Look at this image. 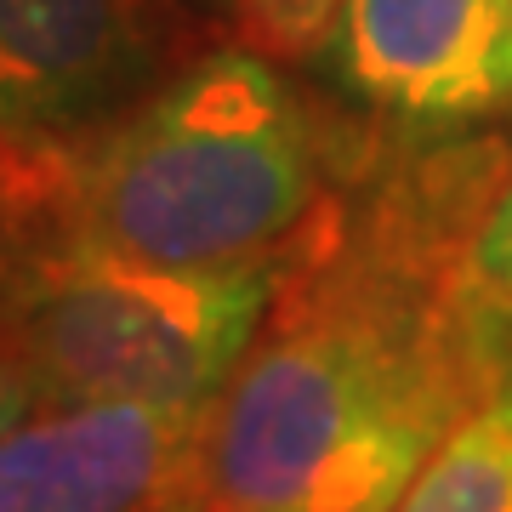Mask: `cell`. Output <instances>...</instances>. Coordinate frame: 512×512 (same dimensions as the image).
Returning a JSON list of instances; mask_svg holds the SVG:
<instances>
[{
	"instance_id": "4",
	"label": "cell",
	"mask_w": 512,
	"mask_h": 512,
	"mask_svg": "<svg viewBox=\"0 0 512 512\" xmlns=\"http://www.w3.org/2000/svg\"><path fill=\"white\" fill-rule=\"evenodd\" d=\"M217 404L29 399L0 427V512H211Z\"/></svg>"
},
{
	"instance_id": "13",
	"label": "cell",
	"mask_w": 512,
	"mask_h": 512,
	"mask_svg": "<svg viewBox=\"0 0 512 512\" xmlns=\"http://www.w3.org/2000/svg\"><path fill=\"white\" fill-rule=\"evenodd\" d=\"M200 12H217V18H234V0H194Z\"/></svg>"
},
{
	"instance_id": "2",
	"label": "cell",
	"mask_w": 512,
	"mask_h": 512,
	"mask_svg": "<svg viewBox=\"0 0 512 512\" xmlns=\"http://www.w3.org/2000/svg\"><path fill=\"white\" fill-rule=\"evenodd\" d=\"M325 205V131L279 57L211 46L92 131L69 239L160 268L285 256Z\"/></svg>"
},
{
	"instance_id": "3",
	"label": "cell",
	"mask_w": 512,
	"mask_h": 512,
	"mask_svg": "<svg viewBox=\"0 0 512 512\" xmlns=\"http://www.w3.org/2000/svg\"><path fill=\"white\" fill-rule=\"evenodd\" d=\"M285 256L160 268L52 239L0 291V359L35 399L217 404L274 308Z\"/></svg>"
},
{
	"instance_id": "1",
	"label": "cell",
	"mask_w": 512,
	"mask_h": 512,
	"mask_svg": "<svg viewBox=\"0 0 512 512\" xmlns=\"http://www.w3.org/2000/svg\"><path fill=\"white\" fill-rule=\"evenodd\" d=\"M461 245L319 205L274 308L217 399L211 512H387L456 421L495 393Z\"/></svg>"
},
{
	"instance_id": "10",
	"label": "cell",
	"mask_w": 512,
	"mask_h": 512,
	"mask_svg": "<svg viewBox=\"0 0 512 512\" xmlns=\"http://www.w3.org/2000/svg\"><path fill=\"white\" fill-rule=\"evenodd\" d=\"M336 12H342V0H234V23L245 46L279 57V63L325 52Z\"/></svg>"
},
{
	"instance_id": "9",
	"label": "cell",
	"mask_w": 512,
	"mask_h": 512,
	"mask_svg": "<svg viewBox=\"0 0 512 512\" xmlns=\"http://www.w3.org/2000/svg\"><path fill=\"white\" fill-rule=\"evenodd\" d=\"M461 296L478 319L512 313V171L495 183V194L478 205L461 245Z\"/></svg>"
},
{
	"instance_id": "12",
	"label": "cell",
	"mask_w": 512,
	"mask_h": 512,
	"mask_svg": "<svg viewBox=\"0 0 512 512\" xmlns=\"http://www.w3.org/2000/svg\"><path fill=\"white\" fill-rule=\"evenodd\" d=\"M29 399H35V393H29V382H23L18 370L0 359V427H6V421H18Z\"/></svg>"
},
{
	"instance_id": "8",
	"label": "cell",
	"mask_w": 512,
	"mask_h": 512,
	"mask_svg": "<svg viewBox=\"0 0 512 512\" xmlns=\"http://www.w3.org/2000/svg\"><path fill=\"white\" fill-rule=\"evenodd\" d=\"M387 512H512V393L495 387Z\"/></svg>"
},
{
	"instance_id": "6",
	"label": "cell",
	"mask_w": 512,
	"mask_h": 512,
	"mask_svg": "<svg viewBox=\"0 0 512 512\" xmlns=\"http://www.w3.org/2000/svg\"><path fill=\"white\" fill-rule=\"evenodd\" d=\"M330 69L410 131L512 114V0H342Z\"/></svg>"
},
{
	"instance_id": "7",
	"label": "cell",
	"mask_w": 512,
	"mask_h": 512,
	"mask_svg": "<svg viewBox=\"0 0 512 512\" xmlns=\"http://www.w3.org/2000/svg\"><path fill=\"white\" fill-rule=\"evenodd\" d=\"M80 143L0 126V291L69 234Z\"/></svg>"
},
{
	"instance_id": "11",
	"label": "cell",
	"mask_w": 512,
	"mask_h": 512,
	"mask_svg": "<svg viewBox=\"0 0 512 512\" xmlns=\"http://www.w3.org/2000/svg\"><path fill=\"white\" fill-rule=\"evenodd\" d=\"M484 325V348H490V370H495V387L512 393V313L501 319H478Z\"/></svg>"
},
{
	"instance_id": "5",
	"label": "cell",
	"mask_w": 512,
	"mask_h": 512,
	"mask_svg": "<svg viewBox=\"0 0 512 512\" xmlns=\"http://www.w3.org/2000/svg\"><path fill=\"white\" fill-rule=\"evenodd\" d=\"M183 0H0V126L86 143L188 52Z\"/></svg>"
}]
</instances>
